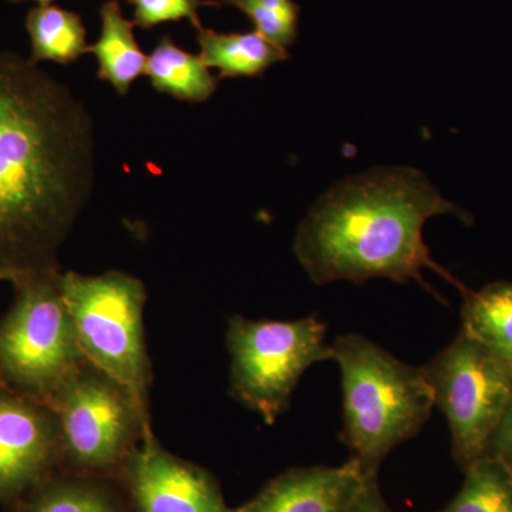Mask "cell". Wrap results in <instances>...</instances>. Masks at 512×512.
I'll return each instance as SVG.
<instances>
[{"instance_id":"obj_1","label":"cell","mask_w":512,"mask_h":512,"mask_svg":"<svg viewBox=\"0 0 512 512\" xmlns=\"http://www.w3.org/2000/svg\"><path fill=\"white\" fill-rule=\"evenodd\" d=\"M92 114L39 64L0 50V274L60 272L92 197Z\"/></svg>"},{"instance_id":"obj_2","label":"cell","mask_w":512,"mask_h":512,"mask_svg":"<svg viewBox=\"0 0 512 512\" xmlns=\"http://www.w3.org/2000/svg\"><path fill=\"white\" fill-rule=\"evenodd\" d=\"M446 214L464 224L473 222L421 171L376 168L345 178L323 194L299 224L293 251L316 285H360L384 278L397 284L416 281L436 295L421 274L429 268L464 295L467 286L434 262L423 239L424 224Z\"/></svg>"},{"instance_id":"obj_3","label":"cell","mask_w":512,"mask_h":512,"mask_svg":"<svg viewBox=\"0 0 512 512\" xmlns=\"http://www.w3.org/2000/svg\"><path fill=\"white\" fill-rule=\"evenodd\" d=\"M338 363L343 393L340 440L377 477L390 451L420 433L434 407L433 390L423 367L402 360L357 333L330 345Z\"/></svg>"},{"instance_id":"obj_4","label":"cell","mask_w":512,"mask_h":512,"mask_svg":"<svg viewBox=\"0 0 512 512\" xmlns=\"http://www.w3.org/2000/svg\"><path fill=\"white\" fill-rule=\"evenodd\" d=\"M60 272L13 279L16 299L0 323L3 389L49 404L60 386L87 362L59 288Z\"/></svg>"},{"instance_id":"obj_5","label":"cell","mask_w":512,"mask_h":512,"mask_svg":"<svg viewBox=\"0 0 512 512\" xmlns=\"http://www.w3.org/2000/svg\"><path fill=\"white\" fill-rule=\"evenodd\" d=\"M59 288L87 362L120 383L150 413L153 372L144 333L147 292L137 276L60 272Z\"/></svg>"},{"instance_id":"obj_6","label":"cell","mask_w":512,"mask_h":512,"mask_svg":"<svg viewBox=\"0 0 512 512\" xmlns=\"http://www.w3.org/2000/svg\"><path fill=\"white\" fill-rule=\"evenodd\" d=\"M47 406L55 413L62 470L120 478L128 458L151 429L150 413L120 383L86 362Z\"/></svg>"},{"instance_id":"obj_7","label":"cell","mask_w":512,"mask_h":512,"mask_svg":"<svg viewBox=\"0 0 512 512\" xmlns=\"http://www.w3.org/2000/svg\"><path fill=\"white\" fill-rule=\"evenodd\" d=\"M225 339L231 357L229 393L266 424L289 409L309 367L332 360L325 323L316 316L289 322L231 316Z\"/></svg>"},{"instance_id":"obj_8","label":"cell","mask_w":512,"mask_h":512,"mask_svg":"<svg viewBox=\"0 0 512 512\" xmlns=\"http://www.w3.org/2000/svg\"><path fill=\"white\" fill-rule=\"evenodd\" d=\"M451 431L457 466L466 471L478 458L512 396V369L463 332L423 366Z\"/></svg>"},{"instance_id":"obj_9","label":"cell","mask_w":512,"mask_h":512,"mask_svg":"<svg viewBox=\"0 0 512 512\" xmlns=\"http://www.w3.org/2000/svg\"><path fill=\"white\" fill-rule=\"evenodd\" d=\"M120 481L133 512H237L210 471L165 450L153 431L128 458Z\"/></svg>"},{"instance_id":"obj_10","label":"cell","mask_w":512,"mask_h":512,"mask_svg":"<svg viewBox=\"0 0 512 512\" xmlns=\"http://www.w3.org/2000/svg\"><path fill=\"white\" fill-rule=\"evenodd\" d=\"M62 470V443L47 404L0 390V504L16 503Z\"/></svg>"},{"instance_id":"obj_11","label":"cell","mask_w":512,"mask_h":512,"mask_svg":"<svg viewBox=\"0 0 512 512\" xmlns=\"http://www.w3.org/2000/svg\"><path fill=\"white\" fill-rule=\"evenodd\" d=\"M370 478L355 457L339 467L291 468L237 512H343Z\"/></svg>"},{"instance_id":"obj_12","label":"cell","mask_w":512,"mask_h":512,"mask_svg":"<svg viewBox=\"0 0 512 512\" xmlns=\"http://www.w3.org/2000/svg\"><path fill=\"white\" fill-rule=\"evenodd\" d=\"M16 512H133V508L120 478L60 470L30 490Z\"/></svg>"},{"instance_id":"obj_13","label":"cell","mask_w":512,"mask_h":512,"mask_svg":"<svg viewBox=\"0 0 512 512\" xmlns=\"http://www.w3.org/2000/svg\"><path fill=\"white\" fill-rule=\"evenodd\" d=\"M100 22L99 39L89 46V53L96 56L99 79L127 96L131 84L146 74L148 56L138 46L134 23L124 18L119 0L101 5Z\"/></svg>"},{"instance_id":"obj_14","label":"cell","mask_w":512,"mask_h":512,"mask_svg":"<svg viewBox=\"0 0 512 512\" xmlns=\"http://www.w3.org/2000/svg\"><path fill=\"white\" fill-rule=\"evenodd\" d=\"M197 33L201 59L208 67L218 69V80L261 76L272 64L289 57L286 49L269 42L256 30L218 33L201 26Z\"/></svg>"},{"instance_id":"obj_15","label":"cell","mask_w":512,"mask_h":512,"mask_svg":"<svg viewBox=\"0 0 512 512\" xmlns=\"http://www.w3.org/2000/svg\"><path fill=\"white\" fill-rule=\"evenodd\" d=\"M461 319L460 332L512 369V282H494L478 292L468 289Z\"/></svg>"},{"instance_id":"obj_16","label":"cell","mask_w":512,"mask_h":512,"mask_svg":"<svg viewBox=\"0 0 512 512\" xmlns=\"http://www.w3.org/2000/svg\"><path fill=\"white\" fill-rule=\"evenodd\" d=\"M146 74L158 93L188 103H205L217 92L218 77L200 55H192L165 35L147 59Z\"/></svg>"},{"instance_id":"obj_17","label":"cell","mask_w":512,"mask_h":512,"mask_svg":"<svg viewBox=\"0 0 512 512\" xmlns=\"http://www.w3.org/2000/svg\"><path fill=\"white\" fill-rule=\"evenodd\" d=\"M30 37V62L70 64L89 53L86 28L77 13L59 6H37L26 16Z\"/></svg>"},{"instance_id":"obj_18","label":"cell","mask_w":512,"mask_h":512,"mask_svg":"<svg viewBox=\"0 0 512 512\" xmlns=\"http://www.w3.org/2000/svg\"><path fill=\"white\" fill-rule=\"evenodd\" d=\"M464 473L460 491L440 512H512V480L500 461L484 454Z\"/></svg>"},{"instance_id":"obj_19","label":"cell","mask_w":512,"mask_h":512,"mask_svg":"<svg viewBox=\"0 0 512 512\" xmlns=\"http://www.w3.org/2000/svg\"><path fill=\"white\" fill-rule=\"evenodd\" d=\"M224 5L244 12L259 35L282 49L298 36L299 6L293 0H208V6Z\"/></svg>"},{"instance_id":"obj_20","label":"cell","mask_w":512,"mask_h":512,"mask_svg":"<svg viewBox=\"0 0 512 512\" xmlns=\"http://www.w3.org/2000/svg\"><path fill=\"white\" fill-rule=\"evenodd\" d=\"M133 6L134 26L144 30L167 22L188 19L195 29L201 28L198 9L208 6V0H127Z\"/></svg>"},{"instance_id":"obj_21","label":"cell","mask_w":512,"mask_h":512,"mask_svg":"<svg viewBox=\"0 0 512 512\" xmlns=\"http://www.w3.org/2000/svg\"><path fill=\"white\" fill-rule=\"evenodd\" d=\"M485 456L494 457L508 471L512 480V396L507 409L485 447Z\"/></svg>"},{"instance_id":"obj_22","label":"cell","mask_w":512,"mask_h":512,"mask_svg":"<svg viewBox=\"0 0 512 512\" xmlns=\"http://www.w3.org/2000/svg\"><path fill=\"white\" fill-rule=\"evenodd\" d=\"M343 512H394L384 501L377 477L367 480L365 487Z\"/></svg>"},{"instance_id":"obj_23","label":"cell","mask_w":512,"mask_h":512,"mask_svg":"<svg viewBox=\"0 0 512 512\" xmlns=\"http://www.w3.org/2000/svg\"><path fill=\"white\" fill-rule=\"evenodd\" d=\"M12 3H20V2H36L39 6H49L52 5L53 0H9Z\"/></svg>"},{"instance_id":"obj_24","label":"cell","mask_w":512,"mask_h":512,"mask_svg":"<svg viewBox=\"0 0 512 512\" xmlns=\"http://www.w3.org/2000/svg\"><path fill=\"white\" fill-rule=\"evenodd\" d=\"M0 281H10V282H12V278H10V276L6 275V274H0Z\"/></svg>"}]
</instances>
